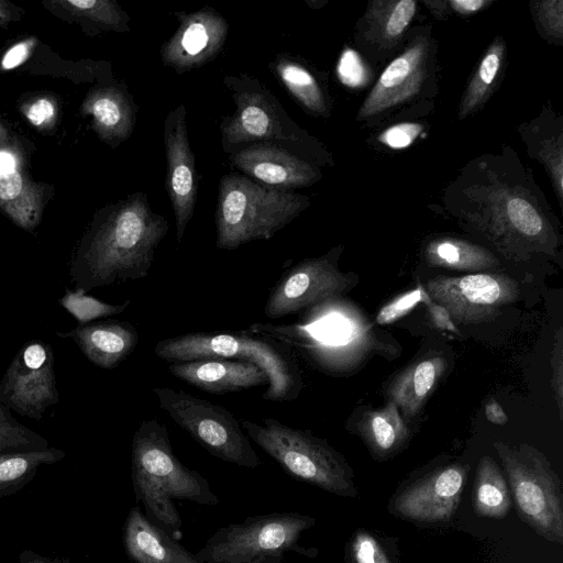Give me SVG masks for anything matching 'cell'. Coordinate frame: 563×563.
Listing matches in <instances>:
<instances>
[{"mask_svg": "<svg viewBox=\"0 0 563 563\" xmlns=\"http://www.w3.org/2000/svg\"><path fill=\"white\" fill-rule=\"evenodd\" d=\"M444 205L508 257L556 253L559 235L547 200L511 151L465 166L448 187Z\"/></svg>", "mask_w": 563, "mask_h": 563, "instance_id": "6da1fadb", "label": "cell"}, {"mask_svg": "<svg viewBox=\"0 0 563 563\" xmlns=\"http://www.w3.org/2000/svg\"><path fill=\"white\" fill-rule=\"evenodd\" d=\"M167 231V220L152 211L144 194L131 196L85 236L69 267L71 282L88 292L146 277Z\"/></svg>", "mask_w": 563, "mask_h": 563, "instance_id": "7a4b0ae2", "label": "cell"}, {"mask_svg": "<svg viewBox=\"0 0 563 563\" xmlns=\"http://www.w3.org/2000/svg\"><path fill=\"white\" fill-rule=\"evenodd\" d=\"M132 483L146 518L177 542L183 521L174 499L205 506L219 503L208 481L176 457L167 429L156 418L143 420L134 432Z\"/></svg>", "mask_w": 563, "mask_h": 563, "instance_id": "3957f363", "label": "cell"}, {"mask_svg": "<svg viewBox=\"0 0 563 563\" xmlns=\"http://www.w3.org/2000/svg\"><path fill=\"white\" fill-rule=\"evenodd\" d=\"M154 353L162 360L186 362L201 358H236L260 366L268 377L263 399L295 400L303 379L291 350L285 344L250 330L238 332H190L158 341Z\"/></svg>", "mask_w": 563, "mask_h": 563, "instance_id": "277c9868", "label": "cell"}, {"mask_svg": "<svg viewBox=\"0 0 563 563\" xmlns=\"http://www.w3.org/2000/svg\"><path fill=\"white\" fill-rule=\"evenodd\" d=\"M308 206L306 196L227 174L219 184L216 245L233 251L254 240H268Z\"/></svg>", "mask_w": 563, "mask_h": 563, "instance_id": "5b68a950", "label": "cell"}, {"mask_svg": "<svg viewBox=\"0 0 563 563\" xmlns=\"http://www.w3.org/2000/svg\"><path fill=\"white\" fill-rule=\"evenodd\" d=\"M240 424L289 476L340 497L358 495L353 470L344 456L310 431L274 418H263L262 424L243 419Z\"/></svg>", "mask_w": 563, "mask_h": 563, "instance_id": "8992f818", "label": "cell"}, {"mask_svg": "<svg viewBox=\"0 0 563 563\" xmlns=\"http://www.w3.org/2000/svg\"><path fill=\"white\" fill-rule=\"evenodd\" d=\"M521 521L543 539L563 544L562 482L547 456L529 444L493 443Z\"/></svg>", "mask_w": 563, "mask_h": 563, "instance_id": "52a82bcc", "label": "cell"}, {"mask_svg": "<svg viewBox=\"0 0 563 563\" xmlns=\"http://www.w3.org/2000/svg\"><path fill=\"white\" fill-rule=\"evenodd\" d=\"M314 517L299 512H272L247 517L218 529L196 554L200 563H258L283 560L287 552L316 558L318 549L299 545Z\"/></svg>", "mask_w": 563, "mask_h": 563, "instance_id": "ba28073f", "label": "cell"}, {"mask_svg": "<svg viewBox=\"0 0 563 563\" xmlns=\"http://www.w3.org/2000/svg\"><path fill=\"white\" fill-rule=\"evenodd\" d=\"M153 391L162 409L210 454L247 468L262 464L240 422L227 408L184 390L156 387Z\"/></svg>", "mask_w": 563, "mask_h": 563, "instance_id": "9c48e42d", "label": "cell"}, {"mask_svg": "<svg viewBox=\"0 0 563 563\" xmlns=\"http://www.w3.org/2000/svg\"><path fill=\"white\" fill-rule=\"evenodd\" d=\"M470 465L453 462L406 479L389 498L387 510L418 526H445L455 517Z\"/></svg>", "mask_w": 563, "mask_h": 563, "instance_id": "30bf717a", "label": "cell"}, {"mask_svg": "<svg viewBox=\"0 0 563 563\" xmlns=\"http://www.w3.org/2000/svg\"><path fill=\"white\" fill-rule=\"evenodd\" d=\"M424 289L432 301L448 310L455 324L462 325L493 321L520 294L518 282L499 273L439 275L428 279Z\"/></svg>", "mask_w": 563, "mask_h": 563, "instance_id": "8fae6325", "label": "cell"}, {"mask_svg": "<svg viewBox=\"0 0 563 563\" xmlns=\"http://www.w3.org/2000/svg\"><path fill=\"white\" fill-rule=\"evenodd\" d=\"M356 278L340 272L335 252L305 258L287 269L271 289L264 313L280 319L330 301L354 287Z\"/></svg>", "mask_w": 563, "mask_h": 563, "instance_id": "7c38bea8", "label": "cell"}, {"mask_svg": "<svg viewBox=\"0 0 563 563\" xmlns=\"http://www.w3.org/2000/svg\"><path fill=\"white\" fill-rule=\"evenodd\" d=\"M58 401L53 349L48 343L30 341L19 350L0 380V402L40 421L46 409Z\"/></svg>", "mask_w": 563, "mask_h": 563, "instance_id": "4fadbf2b", "label": "cell"}, {"mask_svg": "<svg viewBox=\"0 0 563 563\" xmlns=\"http://www.w3.org/2000/svg\"><path fill=\"white\" fill-rule=\"evenodd\" d=\"M431 36L419 34L380 74L362 103L357 120L364 121L406 103L421 93L429 77Z\"/></svg>", "mask_w": 563, "mask_h": 563, "instance_id": "5bb4252c", "label": "cell"}, {"mask_svg": "<svg viewBox=\"0 0 563 563\" xmlns=\"http://www.w3.org/2000/svg\"><path fill=\"white\" fill-rule=\"evenodd\" d=\"M167 172L166 190L176 220V238L180 242L192 218L197 201V173L186 125L184 104L175 108L164 122Z\"/></svg>", "mask_w": 563, "mask_h": 563, "instance_id": "9a60e30c", "label": "cell"}, {"mask_svg": "<svg viewBox=\"0 0 563 563\" xmlns=\"http://www.w3.org/2000/svg\"><path fill=\"white\" fill-rule=\"evenodd\" d=\"M177 15L179 26L164 43L161 55L166 66L184 73L214 58L225 42L229 27L225 19L212 9Z\"/></svg>", "mask_w": 563, "mask_h": 563, "instance_id": "2e32d148", "label": "cell"}, {"mask_svg": "<svg viewBox=\"0 0 563 563\" xmlns=\"http://www.w3.org/2000/svg\"><path fill=\"white\" fill-rule=\"evenodd\" d=\"M230 161L244 175L279 190L310 186L320 178L310 163L267 142L240 148Z\"/></svg>", "mask_w": 563, "mask_h": 563, "instance_id": "e0dca14e", "label": "cell"}, {"mask_svg": "<svg viewBox=\"0 0 563 563\" xmlns=\"http://www.w3.org/2000/svg\"><path fill=\"white\" fill-rule=\"evenodd\" d=\"M234 99L236 111L221 124L225 150L241 144L296 139L284 129L276 106L262 92H241Z\"/></svg>", "mask_w": 563, "mask_h": 563, "instance_id": "ac0fdd59", "label": "cell"}, {"mask_svg": "<svg viewBox=\"0 0 563 563\" xmlns=\"http://www.w3.org/2000/svg\"><path fill=\"white\" fill-rule=\"evenodd\" d=\"M169 373L209 394H227L268 384L266 373L256 364L228 358H201L173 362Z\"/></svg>", "mask_w": 563, "mask_h": 563, "instance_id": "d6986e66", "label": "cell"}, {"mask_svg": "<svg viewBox=\"0 0 563 563\" xmlns=\"http://www.w3.org/2000/svg\"><path fill=\"white\" fill-rule=\"evenodd\" d=\"M56 335L71 339L92 364L103 369L115 368L139 343L136 328L120 320L78 324L67 332L57 331Z\"/></svg>", "mask_w": 563, "mask_h": 563, "instance_id": "ffe728a7", "label": "cell"}, {"mask_svg": "<svg viewBox=\"0 0 563 563\" xmlns=\"http://www.w3.org/2000/svg\"><path fill=\"white\" fill-rule=\"evenodd\" d=\"M417 11L413 0H376L357 24L358 45L372 52L387 53L404 37Z\"/></svg>", "mask_w": 563, "mask_h": 563, "instance_id": "44dd1931", "label": "cell"}, {"mask_svg": "<svg viewBox=\"0 0 563 563\" xmlns=\"http://www.w3.org/2000/svg\"><path fill=\"white\" fill-rule=\"evenodd\" d=\"M82 110L92 117L95 130L106 142L120 143L126 140L133 130V103L119 88L93 90L87 96Z\"/></svg>", "mask_w": 563, "mask_h": 563, "instance_id": "7402d4cb", "label": "cell"}, {"mask_svg": "<svg viewBox=\"0 0 563 563\" xmlns=\"http://www.w3.org/2000/svg\"><path fill=\"white\" fill-rule=\"evenodd\" d=\"M445 367L444 357L432 356L407 367L394 379L388 388L389 400L395 402L401 416L411 420L420 412Z\"/></svg>", "mask_w": 563, "mask_h": 563, "instance_id": "603a6c76", "label": "cell"}, {"mask_svg": "<svg viewBox=\"0 0 563 563\" xmlns=\"http://www.w3.org/2000/svg\"><path fill=\"white\" fill-rule=\"evenodd\" d=\"M530 154L547 168L560 203L563 201V132L561 118L544 111L521 128Z\"/></svg>", "mask_w": 563, "mask_h": 563, "instance_id": "cb8c5ba5", "label": "cell"}, {"mask_svg": "<svg viewBox=\"0 0 563 563\" xmlns=\"http://www.w3.org/2000/svg\"><path fill=\"white\" fill-rule=\"evenodd\" d=\"M358 431L368 451L377 461L396 455L409 440L410 431L398 407L389 400L384 407L367 411L358 424Z\"/></svg>", "mask_w": 563, "mask_h": 563, "instance_id": "d4e9b609", "label": "cell"}, {"mask_svg": "<svg viewBox=\"0 0 563 563\" xmlns=\"http://www.w3.org/2000/svg\"><path fill=\"white\" fill-rule=\"evenodd\" d=\"M170 537L152 523L139 506L130 509L122 529L123 547L133 563H169Z\"/></svg>", "mask_w": 563, "mask_h": 563, "instance_id": "484cf974", "label": "cell"}, {"mask_svg": "<svg viewBox=\"0 0 563 563\" xmlns=\"http://www.w3.org/2000/svg\"><path fill=\"white\" fill-rule=\"evenodd\" d=\"M423 257L431 267L474 273L500 265L499 260L488 249L451 236L431 240L424 247Z\"/></svg>", "mask_w": 563, "mask_h": 563, "instance_id": "4316f807", "label": "cell"}, {"mask_svg": "<svg viewBox=\"0 0 563 563\" xmlns=\"http://www.w3.org/2000/svg\"><path fill=\"white\" fill-rule=\"evenodd\" d=\"M472 507L476 516L488 519H503L512 507L506 476L488 455L481 457L476 467Z\"/></svg>", "mask_w": 563, "mask_h": 563, "instance_id": "83f0119b", "label": "cell"}, {"mask_svg": "<svg viewBox=\"0 0 563 563\" xmlns=\"http://www.w3.org/2000/svg\"><path fill=\"white\" fill-rule=\"evenodd\" d=\"M0 207L22 229L33 231L42 214V196L20 172L0 175Z\"/></svg>", "mask_w": 563, "mask_h": 563, "instance_id": "f1b7e54d", "label": "cell"}, {"mask_svg": "<svg viewBox=\"0 0 563 563\" xmlns=\"http://www.w3.org/2000/svg\"><path fill=\"white\" fill-rule=\"evenodd\" d=\"M506 44L497 36L488 46L462 96L457 118L465 119L485 104L501 71Z\"/></svg>", "mask_w": 563, "mask_h": 563, "instance_id": "f546056e", "label": "cell"}, {"mask_svg": "<svg viewBox=\"0 0 563 563\" xmlns=\"http://www.w3.org/2000/svg\"><path fill=\"white\" fill-rule=\"evenodd\" d=\"M65 452L49 446L41 451L0 454V499L19 493L43 465L62 461Z\"/></svg>", "mask_w": 563, "mask_h": 563, "instance_id": "4dcf8cb0", "label": "cell"}, {"mask_svg": "<svg viewBox=\"0 0 563 563\" xmlns=\"http://www.w3.org/2000/svg\"><path fill=\"white\" fill-rule=\"evenodd\" d=\"M276 73L294 98L314 115H328L329 104L316 77L300 63L279 58Z\"/></svg>", "mask_w": 563, "mask_h": 563, "instance_id": "1f68e13d", "label": "cell"}, {"mask_svg": "<svg viewBox=\"0 0 563 563\" xmlns=\"http://www.w3.org/2000/svg\"><path fill=\"white\" fill-rule=\"evenodd\" d=\"M398 539L360 528L346 542L345 563H400Z\"/></svg>", "mask_w": 563, "mask_h": 563, "instance_id": "d6a6232c", "label": "cell"}, {"mask_svg": "<svg viewBox=\"0 0 563 563\" xmlns=\"http://www.w3.org/2000/svg\"><path fill=\"white\" fill-rule=\"evenodd\" d=\"M48 441L20 423L10 409L0 402V454L41 451L48 449Z\"/></svg>", "mask_w": 563, "mask_h": 563, "instance_id": "836d02e7", "label": "cell"}, {"mask_svg": "<svg viewBox=\"0 0 563 563\" xmlns=\"http://www.w3.org/2000/svg\"><path fill=\"white\" fill-rule=\"evenodd\" d=\"M130 303V299L117 305L104 302L77 288L67 290L59 299V305L78 321V324H87L100 318L120 314Z\"/></svg>", "mask_w": 563, "mask_h": 563, "instance_id": "e575fe53", "label": "cell"}, {"mask_svg": "<svg viewBox=\"0 0 563 563\" xmlns=\"http://www.w3.org/2000/svg\"><path fill=\"white\" fill-rule=\"evenodd\" d=\"M75 15L87 18L98 25L115 31H128L129 16L113 1L109 0H65L57 1Z\"/></svg>", "mask_w": 563, "mask_h": 563, "instance_id": "d590c367", "label": "cell"}, {"mask_svg": "<svg viewBox=\"0 0 563 563\" xmlns=\"http://www.w3.org/2000/svg\"><path fill=\"white\" fill-rule=\"evenodd\" d=\"M530 5L540 32L549 42L561 44L563 40V1H536Z\"/></svg>", "mask_w": 563, "mask_h": 563, "instance_id": "8d00e7d4", "label": "cell"}, {"mask_svg": "<svg viewBox=\"0 0 563 563\" xmlns=\"http://www.w3.org/2000/svg\"><path fill=\"white\" fill-rule=\"evenodd\" d=\"M429 300L424 287L419 285L416 289L409 290L383 306L376 316V322L390 324L409 313L420 302L427 303Z\"/></svg>", "mask_w": 563, "mask_h": 563, "instance_id": "74e56055", "label": "cell"}, {"mask_svg": "<svg viewBox=\"0 0 563 563\" xmlns=\"http://www.w3.org/2000/svg\"><path fill=\"white\" fill-rule=\"evenodd\" d=\"M338 75L340 80L351 88H360L371 79L367 65L355 51L350 48H346L340 57Z\"/></svg>", "mask_w": 563, "mask_h": 563, "instance_id": "f35d334b", "label": "cell"}, {"mask_svg": "<svg viewBox=\"0 0 563 563\" xmlns=\"http://www.w3.org/2000/svg\"><path fill=\"white\" fill-rule=\"evenodd\" d=\"M422 129L423 126L416 122L395 124L378 136V142L393 150L406 148L416 141Z\"/></svg>", "mask_w": 563, "mask_h": 563, "instance_id": "ab89813d", "label": "cell"}, {"mask_svg": "<svg viewBox=\"0 0 563 563\" xmlns=\"http://www.w3.org/2000/svg\"><path fill=\"white\" fill-rule=\"evenodd\" d=\"M553 379L552 385L555 394L560 416L562 417V398H563V353H562V330L556 333V342L552 355Z\"/></svg>", "mask_w": 563, "mask_h": 563, "instance_id": "60d3db41", "label": "cell"}, {"mask_svg": "<svg viewBox=\"0 0 563 563\" xmlns=\"http://www.w3.org/2000/svg\"><path fill=\"white\" fill-rule=\"evenodd\" d=\"M35 42L34 38H29L9 48L1 60V68L10 70L23 64L31 55Z\"/></svg>", "mask_w": 563, "mask_h": 563, "instance_id": "b9f144b4", "label": "cell"}, {"mask_svg": "<svg viewBox=\"0 0 563 563\" xmlns=\"http://www.w3.org/2000/svg\"><path fill=\"white\" fill-rule=\"evenodd\" d=\"M25 115L33 125L44 126L55 117V106L51 100L40 98L29 106Z\"/></svg>", "mask_w": 563, "mask_h": 563, "instance_id": "7bdbcfd3", "label": "cell"}, {"mask_svg": "<svg viewBox=\"0 0 563 563\" xmlns=\"http://www.w3.org/2000/svg\"><path fill=\"white\" fill-rule=\"evenodd\" d=\"M424 305L427 306L431 322L435 328L442 331L457 333L456 324L453 322L450 313L443 306L432 301L431 299Z\"/></svg>", "mask_w": 563, "mask_h": 563, "instance_id": "ee69618b", "label": "cell"}, {"mask_svg": "<svg viewBox=\"0 0 563 563\" xmlns=\"http://www.w3.org/2000/svg\"><path fill=\"white\" fill-rule=\"evenodd\" d=\"M448 2L450 10L461 15L474 14L492 4L490 0H450Z\"/></svg>", "mask_w": 563, "mask_h": 563, "instance_id": "f6af8a7d", "label": "cell"}, {"mask_svg": "<svg viewBox=\"0 0 563 563\" xmlns=\"http://www.w3.org/2000/svg\"><path fill=\"white\" fill-rule=\"evenodd\" d=\"M485 417L486 419L497 426H504L508 422V417L504 411L503 407L494 398H490L485 404Z\"/></svg>", "mask_w": 563, "mask_h": 563, "instance_id": "bcb514c9", "label": "cell"}, {"mask_svg": "<svg viewBox=\"0 0 563 563\" xmlns=\"http://www.w3.org/2000/svg\"><path fill=\"white\" fill-rule=\"evenodd\" d=\"M18 559L20 563H71L66 558H51L29 549L23 550Z\"/></svg>", "mask_w": 563, "mask_h": 563, "instance_id": "7dc6e473", "label": "cell"}, {"mask_svg": "<svg viewBox=\"0 0 563 563\" xmlns=\"http://www.w3.org/2000/svg\"><path fill=\"white\" fill-rule=\"evenodd\" d=\"M172 558L169 563H200L195 554L187 551L179 542L170 539Z\"/></svg>", "mask_w": 563, "mask_h": 563, "instance_id": "c3c4849f", "label": "cell"}, {"mask_svg": "<svg viewBox=\"0 0 563 563\" xmlns=\"http://www.w3.org/2000/svg\"><path fill=\"white\" fill-rule=\"evenodd\" d=\"M423 3L437 19H445L449 15L450 7L448 1H424Z\"/></svg>", "mask_w": 563, "mask_h": 563, "instance_id": "681fc988", "label": "cell"}, {"mask_svg": "<svg viewBox=\"0 0 563 563\" xmlns=\"http://www.w3.org/2000/svg\"><path fill=\"white\" fill-rule=\"evenodd\" d=\"M15 169V158L9 152H0V175L10 174Z\"/></svg>", "mask_w": 563, "mask_h": 563, "instance_id": "f907efd6", "label": "cell"}, {"mask_svg": "<svg viewBox=\"0 0 563 563\" xmlns=\"http://www.w3.org/2000/svg\"><path fill=\"white\" fill-rule=\"evenodd\" d=\"M9 16H10L9 12L0 3V24L5 23L10 19Z\"/></svg>", "mask_w": 563, "mask_h": 563, "instance_id": "816d5d0a", "label": "cell"}, {"mask_svg": "<svg viewBox=\"0 0 563 563\" xmlns=\"http://www.w3.org/2000/svg\"><path fill=\"white\" fill-rule=\"evenodd\" d=\"M5 136H7L5 130L0 124V142H2L5 139Z\"/></svg>", "mask_w": 563, "mask_h": 563, "instance_id": "f5cc1de1", "label": "cell"}, {"mask_svg": "<svg viewBox=\"0 0 563 563\" xmlns=\"http://www.w3.org/2000/svg\"><path fill=\"white\" fill-rule=\"evenodd\" d=\"M258 563H283V560L269 559V560H265V561H262V562H258Z\"/></svg>", "mask_w": 563, "mask_h": 563, "instance_id": "db71d44e", "label": "cell"}]
</instances>
